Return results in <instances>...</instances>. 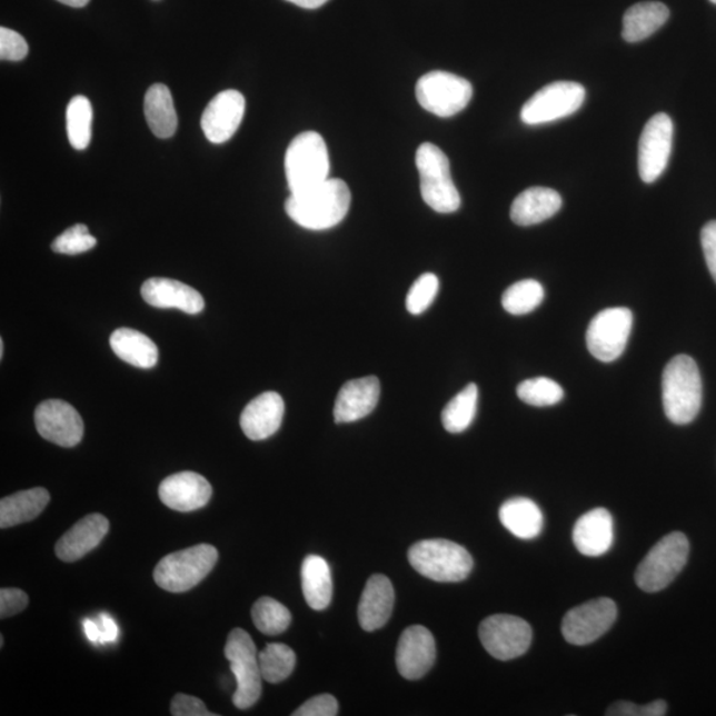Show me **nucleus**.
Segmentation results:
<instances>
[{
  "instance_id": "obj_18",
  "label": "nucleus",
  "mask_w": 716,
  "mask_h": 716,
  "mask_svg": "<svg viewBox=\"0 0 716 716\" xmlns=\"http://www.w3.org/2000/svg\"><path fill=\"white\" fill-rule=\"evenodd\" d=\"M158 495L165 506L179 513H191L208 505L212 487L202 475L183 471L165 478Z\"/></svg>"
},
{
  "instance_id": "obj_19",
  "label": "nucleus",
  "mask_w": 716,
  "mask_h": 716,
  "mask_svg": "<svg viewBox=\"0 0 716 716\" xmlns=\"http://www.w3.org/2000/svg\"><path fill=\"white\" fill-rule=\"evenodd\" d=\"M380 399V381L377 377L357 378L344 385L335 402V421L350 424L370 415Z\"/></svg>"
},
{
  "instance_id": "obj_4",
  "label": "nucleus",
  "mask_w": 716,
  "mask_h": 716,
  "mask_svg": "<svg viewBox=\"0 0 716 716\" xmlns=\"http://www.w3.org/2000/svg\"><path fill=\"white\" fill-rule=\"evenodd\" d=\"M408 557L418 574L438 583L464 581L474 567L466 548L445 539L418 541L409 549Z\"/></svg>"
},
{
  "instance_id": "obj_13",
  "label": "nucleus",
  "mask_w": 716,
  "mask_h": 716,
  "mask_svg": "<svg viewBox=\"0 0 716 716\" xmlns=\"http://www.w3.org/2000/svg\"><path fill=\"white\" fill-rule=\"evenodd\" d=\"M617 618V605L601 597L570 609L563 619L561 632L569 644L585 646L597 642Z\"/></svg>"
},
{
  "instance_id": "obj_6",
  "label": "nucleus",
  "mask_w": 716,
  "mask_h": 716,
  "mask_svg": "<svg viewBox=\"0 0 716 716\" xmlns=\"http://www.w3.org/2000/svg\"><path fill=\"white\" fill-rule=\"evenodd\" d=\"M416 165L426 205L440 215H451L460 208V196L454 183L449 158L436 145L425 142L418 148Z\"/></svg>"
},
{
  "instance_id": "obj_22",
  "label": "nucleus",
  "mask_w": 716,
  "mask_h": 716,
  "mask_svg": "<svg viewBox=\"0 0 716 716\" xmlns=\"http://www.w3.org/2000/svg\"><path fill=\"white\" fill-rule=\"evenodd\" d=\"M285 417V401L275 391L253 398L240 416V426L247 438L263 440L280 429Z\"/></svg>"
},
{
  "instance_id": "obj_39",
  "label": "nucleus",
  "mask_w": 716,
  "mask_h": 716,
  "mask_svg": "<svg viewBox=\"0 0 716 716\" xmlns=\"http://www.w3.org/2000/svg\"><path fill=\"white\" fill-rule=\"evenodd\" d=\"M439 280L434 274H425L416 280L406 298V308L411 315H421L438 294Z\"/></svg>"
},
{
  "instance_id": "obj_14",
  "label": "nucleus",
  "mask_w": 716,
  "mask_h": 716,
  "mask_svg": "<svg viewBox=\"0 0 716 716\" xmlns=\"http://www.w3.org/2000/svg\"><path fill=\"white\" fill-rule=\"evenodd\" d=\"M674 126L670 116L658 113L643 130L638 145V171L645 183L656 182L669 163Z\"/></svg>"
},
{
  "instance_id": "obj_33",
  "label": "nucleus",
  "mask_w": 716,
  "mask_h": 716,
  "mask_svg": "<svg viewBox=\"0 0 716 716\" xmlns=\"http://www.w3.org/2000/svg\"><path fill=\"white\" fill-rule=\"evenodd\" d=\"M93 109L86 96H74L67 107L68 140L76 150H86L92 140Z\"/></svg>"
},
{
  "instance_id": "obj_8",
  "label": "nucleus",
  "mask_w": 716,
  "mask_h": 716,
  "mask_svg": "<svg viewBox=\"0 0 716 716\" xmlns=\"http://www.w3.org/2000/svg\"><path fill=\"white\" fill-rule=\"evenodd\" d=\"M225 656L229 660L231 672L237 679V690L232 702L239 710L252 707L261 695V672L257 646L249 633L233 629L225 647Z\"/></svg>"
},
{
  "instance_id": "obj_41",
  "label": "nucleus",
  "mask_w": 716,
  "mask_h": 716,
  "mask_svg": "<svg viewBox=\"0 0 716 716\" xmlns=\"http://www.w3.org/2000/svg\"><path fill=\"white\" fill-rule=\"evenodd\" d=\"M667 713L666 702L654 700L649 705L638 706L628 700L616 702L607 712L608 716H664Z\"/></svg>"
},
{
  "instance_id": "obj_23",
  "label": "nucleus",
  "mask_w": 716,
  "mask_h": 716,
  "mask_svg": "<svg viewBox=\"0 0 716 716\" xmlns=\"http://www.w3.org/2000/svg\"><path fill=\"white\" fill-rule=\"evenodd\" d=\"M615 540V525L608 509L595 508L581 516L574 528L578 553L597 557L608 553Z\"/></svg>"
},
{
  "instance_id": "obj_26",
  "label": "nucleus",
  "mask_w": 716,
  "mask_h": 716,
  "mask_svg": "<svg viewBox=\"0 0 716 716\" xmlns=\"http://www.w3.org/2000/svg\"><path fill=\"white\" fill-rule=\"evenodd\" d=\"M50 493L43 487L20 491L0 500V528H11L31 521L44 511Z\"/></svg>"
},
{
  "instance_id": "obj_17",
  "label": "nucleus",
  "mask_w": 716,
  "mask_h": 716,
  "mask_svg": "<svg viewBox=\"0 0 716 716\" xmlns=\"http://www.w3.org/2000/svg\"><path fill=\"white\" fill-rule=\"evenodd\" d=\"M436 642L430 630L421 625H412L399 638L396 654L398 673L405 679H419L426 676L436 663Z\"/></svg>"
},
{
  "instance_id": "obj_29",
  "label": "nucleus",
  "mask_w": 716,
  "mask_h": 716,
  "mask_svg": "<svg viewBox=\"0 0 716 716\" xmlns=\"http://www.w3.org/2000/svg\"><path fill=\"white\" fill-rule=\"evenodd\" d=\"M669 17V9L660 2L632 6L623 19V38L628 43H638L656 33Z\"/></svg>"
},
{
  "instance_id": "obj_34",
  "label": "nucleus",
  "mask_w": 716,
  "mask_h": 716,
  "mask_svg": "<svg viewBox=\"0 0 716 716\" xmlns=\"http://www.w3.org/2000/svg\"><path fill=\"white\" fill-rule=\"evenodd\" d=\"M296 654L285 644H268L259 654L261 677L270 684H279L294 673Z\"/></svg>"
},
{
  "instance_id": "obj_15",
  "label": "nucleus",
  "mask_w": 716,
  "mask_h": 716,
  "mask_svg": "<svg viewBox=\"0 0 716 716\" xmlns=\"http://www.w3.org/2000/svg\"><path fill=\"white\" fill-rule=\"evenodd\" d=\"M36 426L41 437L61 447L78 446L84 436L79 411L61 399H47L38 406Z\"/></svg>"
},
{
  "instance_id": "obj_16",
  "label": "nucleus",
  "mask_w": 716,
  "mask_h": 716,
  "mask_svg": "<svg viewBox=\"0 0 716 716\" xmlns=\"http://www.w3.org/2000/svg\"><path fill=\"white\" fill-rule=\"evenodd\" d=\"M245 110V96L236 89L218 93L202 115L201 127L206 139L212 143L229 141L242 123Z\"/></svg>"
},
{
  "instance_id": "obj_5",
  "label": "nucleus",
  "mask_w": 716,
  "mask_h": 716,
  "mask_svg": "<svg viewBox=\"0 0 716 716\" xmlns=\"http://www.w3.org/2000/svg\"><path fill=\"white\" fill-rule=\"evenodd\" d=\"M218 550L210 544H198V546L178 550V553L165 556L157 564L155 569V581L158 587L171 591V594H183L209 576L218 563Z\"/></svg>"
},
{
  "instance_id": "obj_50",
  "label": "nucleus",
  "mask_w": 716,
  "mask_h": 716,
  "mask_svg": "<svg viewBox=\"0 0 716 716\" xmlns=\"http://www.w3.org/2000/svg\"><path fill=\"white\" fill-rule=\"evenodd\" d=\"M4 354V342L3 340H0V358H3Z\"/></svg>"
},
{
  "instance_id": "obj_25",
  "label": "nucleus",
  "mask_w": 716,
  "mask_h": 716,
  "mask_svg": "<svg viewBox=\"0 0 716 716\" xmlns=\"http://www.w3.org/2000/svg\"><path fill=\"white\" fill-rule=\"evenodd\" d=\"M561 206V196L554 189H527L516 197L511 206V219L523 227L539 225L557 215Z\"/></svg>"
},
{
  "instance_id": "obj_2",
  "label": "nucleus",
  "mask_w": 716,
  "mask_h": 716,
  "mask_svg": "<svg viewBox=\"0 0 716 716\" xmlns=\"http://www.w3.org/2000/svg\"><path fill=\"white\" fill-rule=\"evenodd\" d=\"M663 399L667 418L687 425L697 418L702 406V380L697 362L680 355L672 358L663 376Z\"/></svg>"
},
{
  "instance_id": "obj_36",
  "label": "nucleus",
  "mask_w": 716,
  "mask_h": 716,
  "mask_svg": "<svg viewBox=\"0 0 716 716\" xmlns=\"http://www.w3.org/2000/svg\"><path fill=\"white\" fill-rule=\"evenodd\" d=\"M544 300L539 281L527 279L513 285L503 294L501 305L508 314L520 316L535 311Z\"/></svg>"
},
{
  "instance_id": "obj_7",
  "label": "nucleus",
  "mask_w": 716,
  "mask_h": 716,
  "mask_svg": "<svg viewBox=\"0 0 716 716\" xmlns=\"http://www.w3.org/2000/svg\"><path fill=\"white\" fill-rule=\"evenodd\" d=\"M690 544L686 535L672 533L654 546L636 570V583L647 594L669 587L685 568Z\"/></svg>"
},
{
  "instance_id": "obj_46",
  "label": "nucleus",
  "mask_w": 716,
  "mask_h": 716,
  "mask_svg": "<svg viewBox=\"0 0 716 716\" xmlns=\"http://www.w3.org/2000/svg\"><path fill=\"white\" fill-rule=\"evenodd\" d=\"M99 626L101 633L100 644L115 643L117 637H119V628H117L115 619L106 615V613L100 615Z\"/></svg>"
},
{
  "instance_id": "obj_32",
  "label": "nucleus",
  "mask_w": 716,
  "mask_h": 716,
  "mask_svg": "<svg viewBox=\"0 0 716 716\" xmlns=\"http://www.w3.org/2000/svg\"><path fill=\"white\" fill-rule=\"evenodd\" d=\"M478 387L468 384L467 387L451 399L442 411V424L445 429L453 434L464 432L474 421L477 415Z\"/></svg>"
},
{
  "instance_id": "obj_37",
  "label": "nucleus",
  "mask_w": 716,
  "mask_h": 716,
  "mask_svg": "<svg viewBox=\"0 0 716 716\" xmlns=\"http://www.w3.org/2000/svg\"><path fill=\"white\" fill-rule=\"evenodd\" d=\"M518 397L523 402L543 408V406L559 404L564 397V390L550 378L537 377L519 385Z\"/></svg>"
},
{
  "instance_id": "obj_51",
  "label": "nucleus",
  "mask_w": 716,
  "mask_h": 716,
  "mask_svg": "<svg viewBox=\"0 0 716 716\" xmlns=\"http://www.w3.org/2000/svg\"><path fill=\"white\" fill-rule=\"evenodd\" d=\"M712 3L716 4V0H710Z\"/></svg>"
},
{
  "instance_id": "obj_9",
  "label": "nucleus",
  "mask_w": 716,
  "mask_h": 716,
  "mask_svg": "<svg viewBox=\"0 0 716 716\" xmlns=\"http://www.w3.org/2000/svg\"><path fill=\"white\" fill-rule=\"evenodd\" d=\"M473 95L470 81L444 71L426 73L416 87L419 106L444 119L463 112L470 105Z\"/></svg>"
},
{
  "instance_id": "obj_44",
  "label": "nucleus",
  "mask_w": 716,
  "mask_h": 716,
  "mask_svg": "<svg viewBox=\"0 0 716 716\" xmlns=\"http://www.w3.org/2000/svg\"><path fill=\"white\" fill-rule=\"evenodd\" d=\"M170 713L175 716H216L208 710L201 699L188 694H177L171 700Z\"/></svg>"
},
{
  "instance_id": "obj_30",
  "label": "nucleus",
  "mask_w": 716,
  "mask_h": 716,
  "mask_svg": "<svg viewBox=\"0 0 716 716\" xmlns=\"http://www.w3.org/2000/svg\"><path fill=\"white\" fill-rule=\"evenodd\" d=\"M145 117L158 139H170L178 127L173 96L165 84H155L145 95Z\"/></svg>"
},
{
  "instance_id": "obj_43",
  "label": "nucleus",
  "mask_w": 716,
  "mask_h": 716,
  "mask_svg": "<svg viewBox=\"0 0 716 716\" xmlns=\"http://www.w3.org/2000/svg\"><path fill=\"white\" fill-rule=\"evenodd\" d=\"M29 605V596L18 588H2L0 590V617L7 618L23 611Z\"/></svg>"
},
{
  "instance_id": "obj_24",
  "label": "nucleus",
  "mask_w": 716,
  "mask_h": 716,
  "mask_svg": "<svg viewBox=\"0 0 716 716\" xmlns=\"http://www.w3.org/2000/svg\"><path fill=\"white\" fill-rule=\"evenodd\" d=\"M394 607L395 589L389 578L384 575L371 576L358 604L361 628L367 632L381 629L389 621Z\"/></svg>"
},
{
  "instance_id": "obj_45",
  "label": "nucleus",
  "mask_w": 716,
  "mask_h": 716,
  "mask_svg": "<svg viewBox=\"0 0 716 716\" xmlns=\"http://www.w3.org/2000/svg\"><path fill=\"white\" fill-rule=\"evenodd\" d=\"M700 242L708 271H710L716 284V220H712L702 229Z\"/></svg>"
},
{
  "instance_id": "obj_47",
  "label": "nucleus",
  "mask_w": 716,
  "mask_h": 716,
  "mask_svg": "<svg viewBox=\"0 0 716 716\" xmlns=\"http://www.w3.org/2000/svg\"><path fill=\"white\" fill-rule=\"evenodd\" d=\"M82 625H84V632L89 642L100 644L101 633L99 623H95L92 619L87 618Z\"/></svg>"
},
{
  "instance_id": "obj_1",
  "label": "nucleus",
  "mask_w": 716,
  "mask_h": 716,
  "mask_svg": "<svg viewBox=\"0 0 716 716\" xmlns=\"http://www.w3.org/2000/svg\"><path fill=\"white\" fill-rule=\"evenodd\" d=\"M352 195L341 179H327L316 188L291 195L286 202L289 218L308 230H328L347 217Z\"/></svg>"
},
{
  "instance_id": "obj_42",
  "label": "nucleus",
  "mask_w": 716,
  "mask_h": 716,
  "mask_svg": "<svg viewBox=\"0 0 716 716\" xmlns=\"http://www.w3.org/2000/svg\"><path fill=\"white\" fill-rule=\"evenodd\" d=\"M339 714V704L334 695L321 694L308 699L294 713L295 716H335Z\"/></svg>"
},
{
  "instance_id": "obj_10",
  "label": "nucleus",
  "mask_w": 716,
  "mask_h": 716,
  "mask_svg": "<svg viewBox=\"0 0 716 716\" xmlns=\"http://www.w3.org/2000/svg\"><path fill=\"white\" fill-rule=\"evenodd\" d=\"M585 100V88L575 81H556L544 87L521 108L520 119L527 126L566 119L580 109Z\"/></svg>"
},
{
  "instance_id": "obj_49",
  "label": "nucleus",
  "mask_w": 716,
  "mask_h": 716,
  "mask_svg": "<svg viewBox=\"0 0 716 716\" xmlns=\"http://www.w3.org/2000/svg\"><path fill=\"white\" fill-rule=\"evenodd\" d=\"M58 2L73 7V9H81V7H86L91 0H58Z\"/></svg>"
},
{
  "instance_id": "obj_21",
  "label": "nucleus",
  "mask_w": 716,
  "mask_h": 716,
  "mask_svg": "<svg viewBox=\"0 0 716 716\" xmlns=\"http://www.w3.org/2000/svg\"><path fill=\"white\" fill-rule=\"evenodd\" d=\"M141 295L156 308H177L189 315L201 314L205 309V300L197 289L173 279H149L142 285Z\"/></svg>"
},
{
  "instance_id": "obj_38",
  "label": "nucleus",
  "mask_w": 716,
  "mask_h": 716,
  "mask_svg": "<svg viewBox=\"0 0 716 716\" xmlns=\"http://www.w3.org/2000/svg\"><path fill=\"white\" fill-rule=\"evenodd\" d=\"M98 240L89 233L86 225H74L53 240L51 249L57 253L79 255L92 250Z\"/></svg>"
},
{
  "instance_id": "obj_27",
  "label": "nucleus",
  "mask_w": 716,
  "mask_h": 716,
  "mask_svg": "<svg viewBox=\"0 0 716 716\" xmlns=\"http://www.w3.org/2000/svg\"><path fill=\"white\" fill-rule=\"evenodd\" d=\"M499 519L509 533L523 540H533L541 534L543 513L531 499L514 498L499 509Z\"/></svg>"
},
{
  "instance_id": "obj_12",
  "label": "nucleus",
  "mask_w": 716,
  "mask_h": 716,
  "mask_svg": "<svg viewBox=\"0 0 716 716\" xmlns=\"http://www.w3.org/2000/svg\"><path fill=\"white\" fill-rule=\"evenodd\" d=\"M479 638L494 658L509 660L527 653L533 643V629L520 617L494 615L481 621Z\"/></svg>"
},
{
  "instance_id": "obj_28",
  "label": "nucleus",
  "mask_w": 716,
  "mask_h": 716,
  "mask_svg": "<svg viewBox=\"0 0 716 716\" xmlns=\"http://www.w3.org/2000/svg\"><path fill=\"white\" fill-rule=\"evenodd\" d=\"M301 588L306 601L315 610L329 607L334 583L328 563L318 555H309L301 566Z\"/></svg>"
},
{
  "instance_id": "obj_11",
  "label": "nucleus",
  "mask_w": 716,
  "mask_h": 716,
  "mask_svg": "<svg viewBox=\"0 0 716 716\" xmlns=\"http://www.w3.org/2000/svg\"><path fill=\"white\" fill-rule=\"evenodd\" d=\"M633 328V314L624 307L604 309L590 321L587 346L591 356L603 362L617 360L624 354Z\"/></svg>"
},
{
  "instance_id": "obj_3",
  "label": "nucleus",
  "mask_w": 716,
  "mask_h": 716,
  "mask_svg": "<svg viewBox=\"0 0 716 716\" xmlns=\"http://www.w3.org/2000/svg\"><path fill=\"white\" fill-rule=\"evenodd\" d=\"M286 177L291 195H300L329 179V155L326 141L318 132L296 136L286 153Z\"/></svg>"
},
{
  "instance_id": "obj_48",
  "label": "nucleus",
  "mask_w": 716,
  "mask_h": 716,
  "mask_svg": "<svg viewBox=\"0 0 716 716\" xmlns=\"http://www.w3.org/2000/svg\"><path fill=\"white\" fill-rule=\"evenodd\" d=\"M289 3L301 7V9L315 10L329 2V0H287Z\"/></svg>"
},
{
  "instance_id": "obj_31",
  "label": "nucleus",
  "mask_w": 716,
  "mask_h": 716,
  "mask_svg": "<svg viewBox=\"0 0 716 716\" xmlns=\"http://www.w3.org/2000/svg\"><path fill=\"white\" fill-rule=\"evenodd\" d=\"M110 347L117 357L133 367L150 369L158 361V348L147 335L130 328H120L110 336Z\"/></svg>"
},
{
  "instance_id": "obj_35",
  "label": "nucleus",
  "mask_w": 716,
  "mask_h": 716,
  "mask_svg": "<svg viewBox=\"0 0 716 716\" xmlns=\"http://www.w3.org/2000/svg\"><path fill=\"white\" fill-rule=\"evenodd\" d=\"M252 621L267 636H278L291 625L292 616L284 604L271 597H261L252 607Z\"/></svg>"
},
{
  "instance_id": "obj_20",
  "label": "nucleus",
  "mask_w": 716,
  "mask_h": 716,
  "mask_svg": "<svg viewBox=\"0 0 716 716\" xmlns=\"http://www.w3.org/2000/svg\"><path fill=\"white\" fill-rule=\"evenodd\" d=\"M108 531L109 520L105 515H88L60 537L54 554L66 563L78 561L98 547Z\"/></svg>"
},
{
  "instance_id": "obj_40",
  "label": "nucleus",
  "mask_w": 716,
  "mask_h": 716,
  "mask_svg": "<svg viewBox=\"0 0 716 716\" xmlns=\"http://www.w3.org/2000/svg\"><path fill=\"white\" fill-rule=\"evenodd\" d=\"M29 54V44L19 32L0 29V58L7 61H20Z\"/></svg>"
}]
</instances>
